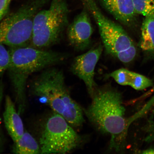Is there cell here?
Listing matches in <instances>:
<instances>
[{
  "label": "cell",
  "mask_w": 154,
  "mask_h": 154,
  "mask_svg": "<svg viewBox=\"0 0 154 154\" xmlns=\"http://www.w3.org/2000/svg\"><path fill=\"white\" fill-rule=\"evenodd\" d=\"M8 72L14 88L18 113L24 111L26 104L25 88L31 75L62 63L69 57L65 53L40 49L30 46L10 48Z\"/></svg>",
  "instance_id": "cell-1"
},
{
  "label": "cell",
  "mask_w": 154,
  "mask_h": 154,
  "mask_svg": "<svg viewBox=\"0 0 154 154\" xmlns=\"http://www.w3.org/2000/svg\"><path fill=\"white\" fill-rule=\"evenodd\" d=\"M92 103L85 111L100 132L111 137V148L117 149L126 136L127 122L120 94L109 88L95 90Z\"/></svg>",
  "instance_id": "cell-2"
},
{
  "label": "cell",
  "mask_w": 154,
  "mask_h": 154,
  "mask_svg": "<svg viewBox=\"0 0 154 154\" xmlns=\"http://www.w3.org/2000/svg\"><path fill=\"white\" fill-rule=\"evenodd\" d=\"M32 88L35 95L46 99L54 112L71 126H82L84 121L82 109L71 97L62 70L54 67L46 69L35 82Z\"/></svg>",
  "instance_id": "cell-3"
},
{
  "label": "cell",
  "mask_w": 154,
  "mask_h": 154,
  "mask_svg": "<svg viewBox=\"0 0 154 154\" xmlns=\"http://www.w3.org/2000/svg\"><path fill=\"white\" fill-rule=\"evenodd\" d=\"M80 1L97 25L105 51L122 63L133 60L137 53L136 46L122 27L103 14L96 0Z\"/></svg>",
  "instance_id": "cell-4"
},
{
  "label": "cell",
  "mask_w": 154,
  "mask_h": 154,
  "mask_svg": "<svg viewBox=\"0 0 154 154\" xmlns=\"http://www.w3.org/2000/svg\"><path fill=\"white\" fill-rule=\"evenodd\" d=\"M69 12L66 0H51L49 8L40 10L35 17L29 46L45 49L59 43L69 24Z\"/></svg>",
  "instance_id": "cell-5"
},
{
  "label": "cell",
  "mask_w": 154,
  "mask_h": 154,
  "mask_svg": "<svg viewBox=\"0 0 154 154\" xmlns=\"http://www.w3.org/2000/svg\"><path fill=\"white\" fill-rule=\"evenodd\" d=\"M49 0H28L0 22V44L17 48L29 46L35 17Z\"/></svg>",
  "instance_id": "cell-6"
},
{
  "label": "cell",
  "mask_w": 154,
  "mask_h": 154,
  "mask_svg": "<svg viewBox=\"0 0 154 154\" xmlns=\"http://www.w3.org/2000/svg\"><path fill=\"white\" fill-rule=\"evenodd\" d=\"M61 115L54 112L44 125L40 139V153L66 154L76 149L82 138Z\"/></svg>",
  "instance_id": "cell-7"
},
{
  "label": "cell",
  "mask_w": 154,
  "mask_h": 154,
  "mask_svg": "<svg viewBox=\"0 0 154 154\" xmlns=\"http://www.w3.org/2000/svg\"><path fill=\"white\" fill-rule=\"evenodd\" d=\"M103 48L101 43L98 44L87 52L75 57L70 66L71 72L83 81L91 97L96 87L94 80L95 67Z\"/></svg>",
  "instance_id": "cell-8"
},
{
  "label": "cell",
  "mask_w": 154,
  "mask_h": 154,
  "mask_svg": "<svg viewBox=\"0 0 154 154\" xmlns=\"http://www.w3.org/2000/svg\"><path fill=\"white\" fill-rule=\"evenodd\" d=\"M90 16L87 10L83 7L81 12L67 28L69 43L77 51H85L91 45L93 28Z\"/></svg>",
  "instance_id": "cell-9"
},
{
  "label": "cell",
  "mask_w": 154,
  "mask_h": 154,
  "mask_svg": "<svg viewBox=\"0 0 154 154\" xmlns=\"http://www.w3.org/2000/svg\"><path fill=\"white\" fill-rule=\"evenodd\" d=\"M106 10L125 25L130 26L134 23L136 13L133 0H99Z\"/></svg>",
  "instance_id": "cell-10"
},
{
  "label": "cell",
  "mask_w": 154,
  "mask_h": 154,
  "mask_svg": "<svg viewBox=\"0 0 154 154\" xmlns=\"http://www.w3.org/2000/svg\"><path fill=\"white\" fill-rule=\"evenodd\" d=\"M5 108L3 114L6 128L14 142L18 140L24 133L23 124L14 104L9 96L6 97Z\"/></svg>",
  "instance_id": "cell-11"
},
{
  "label": "cell",
  "mask_w": 154,
  "mask_h": 154,
  "mask_svg": "<svg viewBox=\"0 0 154 154\" xmlns=\"http://www.w3.org/2000/svg\"><path fill=\"white\" fill-rule=\"evenodd\" d=\"M140 47L143 51L154 53V16L146 17L141 28Z\"/></svg>",
  "instance_id": "cell-12"
},
{
  "label": "cell",
  "mask_w": 154,
  "mask_h": 154,
  "mask_svg": "<svg viewBox=\"0 0 154 154\" xmlns=\"http://www.w3.org/2000/svg\"><path fill=\"white\" fill-rule=\"evenodd\" d=\"M107 77L112 78L121 85L130 86L135 90L139 86L141 79V74L124 68L113 71L108 74Z\"/></svg>",
  "instance_id": "cell-13"
},
{
  "label": "cell",
  "mask_w": 154,
  "mask_h": 154,
  "mask_svg": "<svg viewBox=\"0 0 154 154\" xmlns=\"http://www.w3.org/2000/svg\"><path fill=\"white\" fill-rule=\"evenodd\" d=\"M12 151L15 154L40 153V147L37 141L32 135L26 131L18 141L14 142Z\"/></svg>",
  "instance_id": "cell-14"
},
{
  "label": "cell",
  "mask_w": 154,
  "mask_h": 154,
  "mask_svg": "<svg viewBox=\"0 0 154 154\" xmlns=\"http://www.w3.org/2000/svg\"><path fill=\"white\" fill-rule=\"evenodd\" d=\"M136 14L154 16V0H133Z\"/></svg>",
  "instance_id": "cell-15"
},
{
  "label": "cell",
  "mask_w": 154,
  "mask_h": 154,
  "mask_svg": "<svg viewBox=\"0 0 154 154\" xmlns=\"http://www.w3.org/2000/svg\"><path fill=\"white\" fill-rule=\"evenodd\" d=\"M5 46L0 44V77L7 71L9 65V52Z\"/></svg>",
  "instance_id": "cell-16"
},
{
  "label": "cell",
  "mask_w": 154,
  "mask_h": 154,
  "mask_svg": "<svg viewBox=\"0 0 154 154\" xmlns=\"http://www.w3.org/2000/svg\"><path fill=\"white\" fill-rule=\"evenodd\" d=\"M12 0H0V22L8 14Z\"/></svg>",
  "instance_id": "cell-17"
},
{
  "label": "cell",
  "mask_w": 154,
  "mask_h": 154,
  "mask_svg": "<svg viewBox=\"0 0 154 154\" xmlns=\"http://www.w3.org/2000/svg\"><path fill=\"white\" fill-rule=\"evenodd\" d=\"M3 85L2 82H0V107H1L2 100L3 96ZM2 147V137L1 132V128H0V151Z\"/></svg>",
  "instance_id": "cell-18"
},
{
  "label": "cell",
  "mask_w": 154,
  "mask_h": 154,
  "mask_svg": "<svg viewBox=\"0 0 154 154\" xmlns=\"http://www.w3.org/2000/svg\"><path fill=\"white\" fill-rule=\"evenodd\" d=\"M149 138H151L150 139L154 140V130L151 134V136Z\"/></svg>",
  "instance_id": "cell-19"
}]
</instances>
